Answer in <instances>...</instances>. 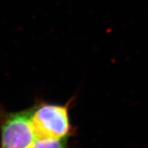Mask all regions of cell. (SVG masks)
I'll use <instances>...</instances> for the list:
<instances>
[{
	"mask_svg": "<svg viewBox=\"0 0 148 148\" xmlns=\"http://www.w3.org/2000/svg\"><path fill=\"white\" fill-rule=\"evenodd\" d=\"M32 126L36 138H61L71 132L67 106L44 104L34 108Z\"/></svg>",
	"mask_w": 148,
	"mask_h": 148,
	"instance_id": "obj_1",
	"label": "cell"
},
{
	"mask_svg": "<svg viewBox=\"0 0 148 148\" xmlns=\"http://www.w3.org/2000/svg\"><path fill=\"white\" fill-rule=\"evenodd\" d=\"M34 108L11 113L1 125V148H29L37 139L31 119Z\"/></svg>",
	"mask_w": 148,
	"mask_h": 148,
	"instance_id": "obj_2",
	"label": "cell"
},
{
	"mask_svg": "<svg viewBox=\"0 0 148 148\" xmlns=\"http://www.w3.org/2000/svg\"><path fill=\"white\" fill-rule=\"evenodd\" d=\"M66 138L37 139L29 148H66Z\"/></svg>",
	"mask_w": 148,
	"mask_h": 148,
	"instance_id": "obj_3",
	"label": "cell"
}]
</instances>
